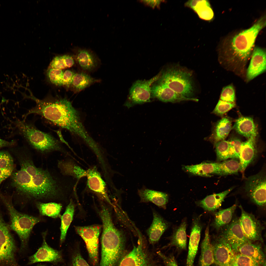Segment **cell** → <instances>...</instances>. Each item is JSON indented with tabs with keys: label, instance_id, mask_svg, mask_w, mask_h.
<instances>
[{
	"label": "cell",
	"instance_id": "cell-32",
	"mask_svg": "<svg viewBox=\"0 0 266 266\" xmlns=\"http://www.w3.org/2000/svg\"><path fill=\"white\" fill-rule=\"evenodd\" d=\"M201 252L199 262V266H210L214 262L212 245L210 240L208 225L205 231V236L201 246Z\"/></svg>",
	"mask_w": 266,
	"mask_h": 266
},
{
	"label": "cell",
	"instance_id": "cell-50",
	"mask_svg": "<svg viewBox=\"0 0 266 266\" xmlns=\"http://www.w3.org/2000/svg\"><path fill=\"white\" fill-rule=\"evenodd\" d=\"M62 129H58L57 130H54L53 131L56 133L58 136L59 138V140L62 143H64L66 145L67 147L71 150L74 153V151L72 149L68 143L65 140L64 138L63 137L62 132Z\"/></svg>",
	"mask_w": 266,
	"mask_h": 266
},
{
	"label": "cell",
	"instance_id": "cell-5",
	"mask_svg": "<svg viewBox=\"0 0 266 266\" xmlns=\"http://www.w3.org/2000/svg\"><path fill=\"white\" fill-rule=\"evenodd\" d=\"M25 120H17L16 126L32 149L43 155L55 151L65 155L68 154L59 139L49 133L39 130L33 122Z\"/></svg>",
	"mask_w": 266,
	"mask_h": 266
},
{
	"label": "cell",
	"instance_id": "cell-16",
	"mask_svg": "<svg viewBox=\"0 0 266 266\" xmlns=\"http://www.w3.org/2000/svg\"><path fill=\"white\" fill-rule=\"evenodd\" d=\"M221 235L230 245L234 252H238L243 245L251 242L245 236L240 225L239 219L236 218L225 226Z\"/></svg>",
	"mask_w": 266,
	"mask_h": 266
},
{
	"label": "cell",
	"instance_id": "cell-38",
	"mask_svg": "<svg viewBox=\"0 0 266 266\" xmlns=\"http://www.w3.org/2000/svg\"><path fill=\"white\" fill-rule=\"evenodd\" d=\"M236 207V205L234 204L230 207L216 212L212 224L213 226L218 230L229 224L232 220Z\"/></svg>",
	"mask_w": 266,
	"mask_h": 266
},
{
	"label": "cell",
	"instance_id": "cell-36",
	"mask_svg": "<svg viewBox=\"0 0 266 266\" xmlns=\"http://www.w3.org/2000/svg\"><path fill=\"white\" fill-rule=\"evenodd\" d=\"M74 211V203L72 200L70 199L65 212L60 217L61 224L59 244L60 246L65 240L68 230L73 219Z\"/></svg>",
	"mask_w": 266,
	"mask_h": 266
},
{
	"label": "cell",
	"instance_id": "cell-28",
	"mask_svg": "<svg viewBox=\"0 0 266 266\" xmlns=\"http://www.w3.org/2000/svg\"><path fill=\"white\" fill-rule=\"evenodd\" d=\"M233 189V187L230 188L220 193L208 196L196 203L205 211H214L220 207L226 197Z\"/></svg>",
	"mask_w": 266,
	"mask_h": 266
},
{
	"label": "cell",
	"instance_id": "cell-44",
	"mask_svg": "<svg viewBox=\"0 0 266 266\" xmlns=\"http://www.w3.org/2000/svg\"><path fill=\"white\" fill-rule=\"evenodd\" d=\"M229 141L230 145V158L239 159L242 142L235 137L232 138Z\"/></svg>",
	"mask_w": 266,
	"mask_h": 266
},
{
	"label": "cell",
	"instance_id": "cell-13",
	"mask_svg": "<svg viewBox=\"0 0 266 266\" xmlns=\"http://www.w3.org/2000/svg\"><path fill=\"white\" fill-rule=\"evenodd\" d=\"M211 243L214 258L213 266H231L235 254L225 239L221 235Z\"/></svg>",
	"mask_w": 266,
	"mask_h": 266
},
{
	"label": "cell",
	"instance_id": "cell-3",
	"mask_svg": "<svg viewBox=\"0 0 266 266\" xmlns=\"http://www.w3.org/2000/svg\"><path fill=\"white\" fill-rule=\"evenodd\" d=\"M266 16L264 15L249 28L225 39L220 51L229 63L238 67L245 66L252 54L257 37L266 26Z\"/></svg>",
	"mask_w": 266,
	"mask_h": 266
},
{
	"label": "cell",
	"instance_id": "cell-2",
	"mask_svg": "<svg viewBox=\"0 0 266 266\" xmlns=\"http://www.w3.org/2000/svg\"><path fill=\"white\" fill-rule=\"evenodd\" d=\"M26 97L34 101L36 105L24 115V119L31 114L38 115L47 123L66 130L81 138L85 143L91 140V137L83 125L79 112L67 99L49 96L41 100L31 93Z\"/></svg>",
	"mask_w": 266,
	"mask_h": 266
},
{
	"label": "cell",
	"instance_id": "cell-1",
	"mask_svg": "<svg viewBox=\"0 0 266 266\" xmlns=\"http://www.w3.org/2000/svg\"><path fill=\"white\" fill-rule=\"evenodd\" d=\"M11 153L20 167H16L7 179L6 187L13 191V199L22 203L65 199L68 187L63 178L36 167L29 148H14Z\"/></svg>",
	"mask_w": 266,
	"mask_h": 266
},
{
	"label": "cell",
	"instance_id": "cell-37",
	"mask_svg": "<svg viewBox=\"0 0 266 266\" xmlns=\"http://www.w3.org/2000/svg\"><path fill=\"white\" fill-rule=\"evenodd\" d=\"M35 203L40 216H47L54 218L60 217L62 207L61 203L54 202L45 203L39 201H36Z\"/></svg>",
	"mask_w": 266,
	"mask_h": 266
},
{
	"label": "cell",
	"instance_id": "cell-33",
	"mask_svg": "<svg viewBox=\"0 0 266 266\" xmlns=\"http://www.w3.org/2000/svg\"><path fill=\"white\" fill-rule=\"evenodd\" d=\"M186 171L195 175L209 177L217 175L218 163H204L199 164L184 166L183 167Z\"/></svg>",
	"mask_w": 266,
	"mask_h": 266
},
{
	"label": "cell",
	"instance_id": "cell-39",
	"mask_svg": "<svg viewBox=\"0 0 266 266\" xmlns=\"http://www.w3.org/2000/svg\"><path fill=\"white\" fill-rule=\"evenodd\" d=\"M239 162L234 159L226 160L218 163V169L217 175H225L236 174L240 170Z\"/></svg>",
	"mask_w": 266,
	"mask_h": 266
},
{
	"label": "cell",
	"instance_id": "cell-19",
	"mask_svg": "<svg viewBox=\"0 0 266 266\" xmlns=\"http://www.w3.org/2000/svg\"><path fill=\"white\" fill-rule=\"evenodd\" d=\"M202 228L200 217L195 218L192 222L186 266H193L200 240Z\"/></svg>",
	"mask_w": 266,
	"mask_h": 266
},
{
	"label": "cell",
	"instance_id": "cell-35",
	"mask_svg": "<svg viewBox=\"0 0 266 266\" xmlns=\"http://www.w3.org/2000/svg\"><path fill=\"white\" fill-rule=\"evenodd\" d=\"M100 81L84 72L75 73L69 89L74 93H77Z\"/></svg>",
	"mask_w": 266,
	"mask_h": 266
},
{
	"label": "cell",
	"instance_id": "cell-15",
	"mask_svg": "<svg viewBox=\"0 0 266 266\" xmlns=\"http://www.w3.org/2000/svg\"><path fill=\"white\" fill-rule=\"evenodd\" d=\"M241 214L239 219L240 225L245 236L250 241H262L263 227L254 216L245 211L241 205Z\"/></svg>",
	"mask_w": 266,
	"mask_h": 266
},
{
	"label": "cell",
	"instance_id": "cell-25",
	"mask_svg": "<svg viewBox=\"0 0 266 266\" xmlns=\"http://www.w3.org/2000/svg\"><path fill=\"white\" fill-rule=\"evenodd\" d=\"M184 6L193 10L202 20L209 21L214 18V12L208 0H189Z\"/></svg>",
	"mask_w": 266,
	"mask_h": 266
},
{
	"label": "cell",
	"instance_id": "cell-46",
	"mask_svg": "<svg viewBox=\"0 0 266 266\" xmlns=\"http://www.w3.org/2000/svg\"><path fill=\"white\" fill-rule=\"evenodd\" d=\"M234 103L219 100L213 113L218 115H222L234 108Z\"/></svg>",
	"mask_w": 266,
	"mask_h": 266
},
{
	"label": "cell",
	"instance_id": "cell-9",
	"mask_svg": "<svg viewBox=\"0 0 266 266\" xmlns=\"http://www.w3.org/2000/svg\"><path fill=\"white\" fill-rule=\"evenodd\" d=\"M101 228V226L98 224L75 227L85 242L90 261L95 266L98 264L99 239Z\"/></svg>",
	"mask_w": 266,
	"mask_h": 266
},
{
	"label": "cell",
	"instance_id": "cell-41",
	"mask_svg": "<svg viewBox=\"0 0 266 266\" xmlns=\"http://www.w3.org/2000/svg\"><path fill=\"white\" fill-rule=\"evenodd\" d=\"M215 144L218 161H224L230 158V145L229 141L224 140Z\"/></svg>",
	"mask_w": 266,
	"mask_h": 266
},
{
	"label": "cell",
	"instance_id": "cell-17",
	"mask_svg": "<svg viewBox=\"0 0 266 266\" xmlns=\"http://www.w3.org/2000/svg\"><path fill=\"white\" fill-rule=\"evenodd\" d=\"M152 97L164 102L173 103L183 101H192L197 102L195 98H188L178 94L157 80L152 85L151 88Z\"/></svg>",
	"mask_w": 266,
	"mask_h": 266
},
{
	"label": "cell",
	"instance_id": "cell-54",
	"mask_svg": "<svg viewBox=\"0 0 266 266\" xmlns=\"http://www.w3.org/2000/svg\"><path fill=\"white\" fill-rule=\"evenodd\" d=\"M65 266L63 265H61V266Z\"/></svg>",
	"mask_w": 266,
	"mask_h": 266
},
{
	"label": "cell",
	"instance_id": "cell-8",
	"mask_svg": "<svg viewBox=\"0 0 266 266\" xmlns=\"http://www.w3.org/2000/svg\"><path fill=\"white\" fill-rule=\"evenodd\" d=\"M10 230L0 212V266H18L17 247Z\"/></svg>",
	"mask_w": 266,
	"mask_h": 266
},
{
	"label": "cell",
	"instance_id": "cell-43",
	"mask_svg": "<svg viewBox=\"0 0 266 266\" xmlns=\"http://www.w3.org/2000/svg\"><path fill=\"white\" fill-rule=\"evenodd\" d=\"M16 166L13 157L9 151L5 150L0 151V168H14Z\"/></svg>",
	"mask_w": 266,
	"mask_h": 266
},
{
	"label": "cell",
	"instance_id": "cell-12",
	"mask_svg": "<svg viewBox=\"0 0 266 266\" xmlns=\"http://www.w3.org/2000/svg\"><path fill=\"white\" fill-rule=\"evenodd\" d=\"M245 189L248 196L257 205H265L266 202V176L264 171L249 177Z\"/></svg>",
	"mask_w": 266,
	"mask_h": 266
},
{
	"label": "cell",
	"instance_id": "cell-6",
	"mask_svg": "<svg viewBox=\"0 0 266 266\" xmlns=\"http://www.w3.org/2000/svg\"><path fill=\"white\" fill-rule=\"evenodd\" d=\"M0 200L8 212L10 220L11 230L17 233L20 240V251L24 253L27 249L29 241L34 227L42 221L37 217L23 213L17 210L13 204L12 196L0 191Z\"/></svg>",
	"mask_w": 266,
	"mask_h": 266
},
{
	"label": "cell",
	"instance_id": "cell-14",
	"mask_svg": "<svg viewBox=\"0 0 266 266\" xmlns=\"http://www.w3.org/2000/svg\"><path fill=\"white\" fill-rule=\"evenodd\" d=\"M137 246L123 257L119 266H156L152 257L144 247L141 239Z\"/></svg>",
	"mask_w": 266,
	"mask_h": 266
},
{
	"label": "cell",
	"instance_id": "cell-29",
	"mask_svg": "<svg viewBox=\"0 0 266 266\" xmlns=\"http://www.w3.org/2000/svg\"><path fill=\"white\" fill-rule=\"evenodd\" d=\"M187 226L186 220L184 219L174 231L169 238V243L165 247H174L179 250L185 249L186 248Z\"/></svg>",
	"mask_w": 266,
	"mask_h": 266
},
{
	"label": "cell",
	"instance_id": "cell-45",
	"mask_svg": "<svg viewBox=\"0 0 266 266\" xmlns=\"http://www.w3.org/2000/svg\"><path fill=\"white\" fill-rule=\"evenodd\" d=\"M220 99V100L223 101L234 103L235 100V92L232 85H228L223 88Z\"/></svg>",
	"mask_w": 266,
	"mask_h": 266
},
{
	"label": "cell",
	"instance_id": "cell-31",
	"mask_svg": "<svg viewBox=\"0 0 266 266\" xmlns=\"http://www.w3.org/2000/svg\"><path fill=\"white\" fill-rule=\"evenodd\" d=\"M238 252L254 259L261 266H266L265 254L260 244L245 243L240 247Z\"/></svg>",
	"mask_w": 266,
	"mask_h": 266
},
{
	"label": "cell",
	"instance_id": "cell-20",
	"mask_svg": "<svg viewBox=\"0 0 266 266\" xmlns=\"http://www.w3.org/2000/svg\"><path fill=\"white\" fill-rule=\"evenodd\" d=\"M153 220L149 227L146 231L149 242L154 244L159 240L161 237L169 226V223L158 212L152 209Z\"/></svg>",
	"mask_w": 266,
	"mask_h": 266
},
{
	"label": "cell",
	"instance_id": "cell-18",
	"mask_svg": "<svg viewBox=\"0 0 266 266\" xmlns=\"http://www.w3.org/2000/svg\"><path fill=\"white\" fill-rule=\"evenodd\" d=\"M247 70V78L248 81L253 79L266 70V51L258 47L254 48Z\"/></svg>",
	"mask_w": 266,
	"mask_h": 266
},
{
	"label": "cell",
	"instance_id": "cell-22",
	"mask_svg": "<svg viewBox=\"0 0 266 266\" xmlns=\"http://www.w3.org/2000/svg\"><path fill=\"white\" fill-rule=\"evenodd\" d=\"M87 170V185L89 188L112 204L106 191L105 183L96 168L94 167Z\"/></svg>",
	"mask_w": 266,
	"mask_h": 266
},
{
	"label": "cell",
	"instance_id": "cell-52",
	"mask_svg": "<svg viewBox=\"0 0 266 266\" xmlns=\"http://www.w3.org/2000/svg\"><path fill=\"white\" fill-rule=\"evenodd\" d=\"M14 141L9 142L0 138V149L7 147H12L15 144Z\"/></svg>",
	"mask_w": 266,
	"mask_h": 266
},
{
	"label": "cell",
	"instance_id": "cell-27",
	"mask_svg": "<svg viewBox=\"0 0 266 266\" xmlns=\"http://www.w3.org/2000/svg\"><path fill=\"white\" fill-rule=\"evenodd\" d=\"M239 134L248 139L255 138L257 135V129L252 118L241 116L237 119L233 127Z\"/></svg>",
	"mask_w": 266,
	"mask_h": 266
},
{
	"label": "cell",
	"instance_id": "cell-51",
	"mask_svg": "<svg viewBox=\"0 0 266 266\" xmlns=\"http://www.w3.org/2000/svg\"><path fill=\"white\" fill-rule=\"evenodd\" d=\"M163 0H147L142 1V2L149 6L155 8L159 7L160 5Z\"/></svg>",
	"mask_w": 266,
	"mask_h": 266
},
{
	"label": "cell",
	"instance_id": "cell-11",
	"mask_svg": "<svg viewBox=\"0 0 266 266\" xmlns=\"http://www.w3.org/2000/svg\"><path fill=\"white\" fill-rule=\"evenodd\" d=\"M47 231L42 233L43 242L42 245L35 253L29 257L27 265L40 262H49L54 265L64 263L62 251L54 249L47 243Z\"/></svg>",
	"mask_w": 266,
	"mask_h": 266
},
{
	"label": "cell",
	"instance_id": "cell-53",
	"mask_svg": "<svg viewBox=\"0 0 266 266\" xmlns=\"http://www.w3.org/2000/svg\"><path fill=\"white\" fill-rule=\"evenodd\" d=\"M36 266H53L52 265H50V266H48V265H45L38 264V265H36Z\"/></svg>",
	"mask_w": 266,
	"mask_h": 266
},
{
	"label": "cell",
	"instance_id": "cell-23",
	"mask_svg": "<svg viewBox=\"0 0 266 266\" xmlns=\"http://www.w3.org/2000/svg\"><path fill=\"white\" fill-rule=\"evenodd\" d=\"M140 203L150 202L159 207L165 209L168 201V196L166 193L147 188L144 186L138 190Z\"/></svg>",
	"mask_w": 266,
	"mask_h": 266
},
{
	"label": "cell",
	"instance_id": "cell-47",
	"mask_svg": "<svg viewBox=\"0 0 266 266\" xmlns=\"http://www.w3.org/2000/svg\"><path fill=\"white\" fill-rule=\"evenodd\" d=\"M71 260L70 266H90L78 251L72 253Z\"/></svg>",
	"mask_w": 266,
	"mask_h": 266
},
{
	"label": "cell",
	"instance_id": "cell-40",
	"mask_svg": "<svg viewBox=\"0 0 266 266\" xmlns=\"http://www.w3.org/2000/svg\"><path fill=\"white\" fill-rule=\"evenodd\" d=\"M74 57L67 55L55 57L50 63L48 68L63 70L69 68L74 65Z\"/></svg>",
	"mask_w": 266,
	"mask_h": 266
},
{
	"label": "cell",
	"instance_id": "cell-34",
	"mask_svg": "<svg viewBox=\"0 0 266 266\" xmlns=\"http://www.w3.org/2000/svg\"><path fill=\"white\" fill-rule=\"evenodd\" d=\"M232 128L230 120L227 117H224L216 124L212 135L209 138V140L215 143L223 140L227 136Z\"/></svg>",
	"mask_w": 266,
	"mask_h": 266
},
{
	"label": "cell",
	"instance_id": "cell-24",
	"mask_svg": "<svg viewBox=\"0 0 266 266\" xmlns=\"http://www.w3.org/2000/svg\"><path fill=\"white\" fill-rule=\"evenodd\" d=\"M75 73L70 70L48 68L46 74L50 81L57 86H63L69 89Z\"/></svg>",
	"mask_w": 266,
	"mask_h": 266
},
{
	"label": "cell",
	"instance_id": "cell-30",
	"mask_svg": "<svg viewBox=\"0 0 266 266\" xmlns=\"http://www.w3.org/2000/svg\"><path fill=\"white\" fill-rule=\"evenodd\" d=\"M58 167L61 174L64 176H70L79 179L86 176L87 170L83 169L71 160L59 161Z\"/></svg>",
	"mask_w": 266,
	"mask_h": 266
},
{
	"label": "cell",
	"instance_id": "cell-10",
	"mask_svg": "<svg viewBox=\"0 0 266 266\" xmlns=\"http://www.w3.org/2000/svg\"><path fill=\"white\" fill-rule=\"evenodd\" d=\"M160 72L148 80H138L133 83L130 90L128 100L125 104L128 107L135 104L150 102L151 96V86L159 78Z\"/></svg>",
	"mask_w": 266,
	"mask_h": 266
},
{
	"label": "cell",
	"instance_id": "cell-21",
	"mask_svg": "<svg viewBox=\"0 0 266 266\" xmlns=\"http://www.w3.org/2000/svg\"><path fill=\"white\" fill-rule=\"evenodd\" d=\"M74 58L83 72L86 73L94 71L100 64L97 56L92 51L86 49L78 50Z\"/></svg>",
	"mask_w": 266,
	"mask_h": 266
},
{
	"label": "cell",
	"instance_id": "cell-49",
	"mask_svg": "<svg viewBox=\"0 0 266 266\" xmlns=\"http://www.w3.org/2000/svg\"><path fill=\"white\" fill-rule=\"evenodd\" d=\"M15 167L7 168H0V186L3 181L9 177Z\"/></svg>",
	"mask_w": 266,
	"mask_h": 266
},
{
	"label": "cell",
	"instance_id": "cell-7",
	"mask_svg": "<svg viewBox=\"0 0 266 266\" xmlns=\"http://www.w3.org/2000/svg\"><path fill=\"white\" fill-rule=\"evenodd\" d=\"M160 72L158 81L178 94L193 98L195 88L191 71L177 65H171Z\"/></svg>",
	"mask_w": 266,
	"mask_h": 266
},
{
	"label": "cell",
	"instance_id": "cell-48",
	"mask_svg": "<svg viewBox=\"0 0 266 266\" xmlns=\"http://www.w3.org/2000/svg\"><path fill=\"white\" fill-rule=\"evenodd\" d=\"M157 253L163 260L165 266H178L173 254L166 255L160 251Z\"/></svg>",
	"mask_w": 266,
	"mask_h": 266
},
{
	"label": "cell",
	"instance_id": "cell-4",
	"mask_svg": "<svg viewBox=\"0 0 266 266\" xmlns=\"http://www.w3.org/2000/svg\"><path fill=\"white\" fill-rule=\"evenodd\" d=\"M100 216L103 224L100 266H117L124 256L125 234L115 226L109 212H103Z\"/></svg>",
	"mask_w": 266,
	"mask_h": 266
},
{
	"label": "cell",
	"instance_id": "cell-26",
	"mask_svg": "<svg viewBox=\"0 0 266 266\" xmlns=\"http://www.w3.org/2000/svg\"><path fill=\"white\" fill-rule=\"evenodd\" d=\"M255 138H251L242 142L239 159L240 170L244 171L254 159L256 154Z\"/></svg>",
	"mask_w": 266,
	"mask_h": 266
},
{
	"label": "cell",
	"instance_id": "cell-42",
	"mask_svg": "<svg viewBox=\"0 0 266 266\" xmlns=\"http://www.w3.org/2000/svg\"><path fill=\"white\" fill-rule=\"evenodd\" d=\"M231 266H261L256 261L245 255L238 253L235 254L234 260Z\"/></svg>",
	"mask_w": 266,
	"mask_h": 266
}]
</instances>
